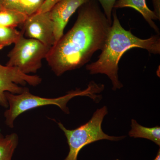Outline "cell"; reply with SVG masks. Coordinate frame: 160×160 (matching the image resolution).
<instances>
[{
	"instance_id": "cell-21",
	"label": "cell",
	"mask_w": 160,
	"mask_h": 160,
	"mask_svg": "<svg viewBox=\"0 0 160 160\" xmlns=\"http://www.w3.org/2000/svg\"><path fill=\"white\" fill-rule=\"evenodd\" d=\"M119 160V159H116V160Z\"/></svg>"
},
{
	"instance_id": "cell-13",
	"label": "cell",
	"mask_w": 160,
	"mask_h": 160,
	"mask_svg": "<svg viewBox=\"0 0 160 160\" xmlns=\"http://www.w3.org/2000/svg\"><path fill=\"white\" fill-rule=\"evenodd\" d=\"M22 34L14 28L0 26V50L17 42Z\"/></svg>"
},
{
	"instance_id": "cell-12",
	"label": "cell",
	"mask_w": 160,
	"mask_h": 160,
	"mask_svg": "<svg viewBox=\"0 0 160 160\" xmlns=\"http://www.w3.org/2000/svg\"><path fill=\"white\" fill-rule=\"evenodd\" d=\"M28 17L22 12L4 8L0 10V26L15 28L22 26Z\"/></svg>"
},
{
	"instance_id": "cell-19",
	"label": "cell",
	"mask_w": 160,
	"mask_h": 160,
	"mask_svg": "<svg viewBox=\"0 0 160 160\" xmlns=\"http://www.w3.org/2000/svg\"><path fill=\"white\" fill-rule=\"evenodd\" d=\"M153 160H160V149H159L156 156Z\"/></svg>"
},
{
	"instance_id": "cell-3",
	"label": "cell",
	"mask_w": 160,
	"mask_h": 160,
	"mask_svg": "<svg viewBox=\"0 0 160 160\" xmlns=\"http://www.w3.org/2000/svg\"><path fill=\"white\" fill-rule=\"evenodd\" d=\"M105 86L103 84H97L92 81L84 90L81 89L72 90L65 95L55 98H42L34 95L29 92L28 88L18 94L6 92L5 96L8 102L9 109L4 112L6 125L12 128L15 120L22 113L30 109L48 105H56L66 114H69V109L67 105L72 98L78 96L88 97L98 102L102 98L101 95H98V93L102 92Z\"/></svg>"
},
{
	"instance_id": "cell-2",
	"label": "cell",
	"mask_w": 160,
	"mask_h": 160,
	"mask_svg": "<svg viewBox=\"0 0 160 160\" xmlns=\"http://www.w3.org/2000/svg\"><path fill=\"white\" fill-rule=\"evenodd\" d=\"M113 20L102 52L96 62L86 65V69L91 75L103 74L107 76L114 91L121 89L123 84L119 79V62L123 55L131 49H146L149 53L160 54L159 35L149 38H140L126 30L121 25L116 9L112 12Z\"/></svg>"
},
{
	"instance_id": "cell-20",
	"label": "cell",
	"mask_w": 160,
	"mask_h": 160,
	"mask_svg": "<svg viewBox=\"0 0 160 160\" xmlns=\"http://www.w3.org/2000/svg\"><path fill=\"white\" fill-rule=\"evenodd\" d=\"M4 8L3 0H0V10H2V9H4Z\"/></svg>"
},
{
	"instance_id": "cell-9",
	"label": "cell",
	"mask_w": 160,
	"mask_h": 160,
	"mask_svg": "<svg viewBox=\"0 0 160 160\" xmlns=\"http://www.w3.org/2000/svg\"><path fill=\"white\" fill-rule=\"evenodd\" d=\"M131 8L138 12L157 34L160 35L159 29L153 22L158 20L157 17L147 6L146 0H118L116 2L113 8Z\"/></svg>"
},
{
	"instance_id": "cell-5",
	"label": "cell",
	"mask_w": 160,
	"mask_h": 160,
	"mask_svg": "<svg viewBox=\"0 0 160 160\" xmlns=\"http://www.w3.org/2000/svg\"><path fill=\"white\" fill-rule=\"evenodd\" d=\"M50 48L38 40L24 37L23 34L9 52L6 66L17 68L24 74L36 73L42 67Z\"/></svg>"
},
{
	"instance_id": "cell-18",
	"label": "cell",
	"mask_w": 160,
	"mask_h": 160,
	"mask_svg": "<svg viewBox=\"0 0 160 160\" xmlns=\"http://www.w3.org/2000/svg\"><path fill=\"white\" fill-rule=\"evenodd\" d=\"M153 4L154 10L153 12L156 16L157 17L158 20H160V0H152Z\"/></svg>"
},
{
	"instance_id": "cell-16",
	"label": "cell",
	"mask_w": 160,
	"mask_h": 160,
	"mask_svg": "<svg viewBox=\"0 0 160 160\" xmlns=\"http://www.w3.org/2000/svg\"><path fill=\"white\" fill-rule=\"evenodd\" d=\"M3 2L4 8L12 9L23 13L20 0H3Z\"/></svg>"
},
{
	"instance_id": "cell-11",
	"label": "cell",
	"mask_w": 160,
	"mask_h": 160,
	"mask_svg": "<svg viewBox=\"0 0 160 160\" xmlns=\"http://www.w3.org/2000/svg\"><path fill=\"white\" fill-rule=\"evenodd\" d=\"M18 137L15 133L4 136L0 133V160H12L18 144Z\"/></svg>"
},
{
	"instance_id": "cell-6",
	"label": "cell",
	"mask_w": 160,
	"mask_h": 160,
	"mask_svg": "<svg viewBox=\"0 0 160 160\" xmlns=\"http://www.w3.org/2000/svg\"><path fill=\"white\" fill-rule=\"evenodd\" d=\"M42 81L38 76L24 74L17 68L0 64V106L4 108L8 107L5 96L6 92L18 94L28 89L18 85L24 86L28 84L35 86L39 85Z\"/></svg>"
},
{
	"instance_id": "cell-8",
	"label": "cell",
	"mask_w": 160,
	"mask_h": 160,
	"mask_svg": "<svg viewBox=\"0 0 160 160\" xmlns=\"http://www.w3.org/2000/svg\"><path fill=\"white\" fill-rule=\"evenodd\" d=\"M89 1L60 0L49 11L53 23L55 43L64 35V29L72 16L82 5Z\"/></svg>"
},
{
	"instance_id": "cell-15",
	"label": "cell",
	"mask_w": 160,
	"mask_h": 160,
	"mask_svg": "<svg viewBox=\"0 0 160 160\" xmlns=\"http://www.w3.org/2000/svg\"><path fill=\"white\" fill-rule=\"evenodd\" d=\"M104 10V13L110 24H112V12L117 0H97Z\"/></svg>"
},
{
	"instance_id": "cell-10",
	"label": "cell",
	"mask_w": 160,
	"mask_h": 160,
	"mask_svg": "<svg viewBox=\"0 0 160 160\" xmlns=\"http://www.w3.org/2000/svg\"><path fill=\"white\" fill-rule=\"evenodd\" d=\"M131 130L129 135L134 138H142L150 140L159 146H160V127H146L140 125L134 119H132Z\"/></svg>"
},
{
	"instance_id": "cell-4",
	"label": "cell",
	"mask_w": 160,
	"mask_h": 160,
	"mask_svg": "<svg viewBox=\"0 0 160 160\" xmlns=\"http://www.w3.org/2000/svg\"><path fill=\"white\" fill-rule=\"evenodd\" d=\"M108 112L107 107L104 106L95 112L87 123L74 129H67L62 123H58L66 136L69 145V153L64 160H78L81 149L94 142L102 140L119 141L126 138V136H112L103 131L102 123Z\"/></svg>"
},
{
	"instance_id": "cell-1",
	"label": "cell",
	"mask_w": 160,
	"mask_h": 160,
	"mask_svg": "<svg viewBox=\"0 0 160 160\" xmlns=\"http://www.w3.org/2000/svg\"><path fill=\"white\" fill-rule=\"evenodd\" d=\"M78 9L72 28L52 46L46 58L57 76L89 62L96 52L102 49L111 26L97 0H90Z\"/></svg>"
},
{
	"instance_id": "cell-7",
	"label": "cell",
	"mask_w": 160,
	"mask_h": 160,
	"mask_svg": "<svg viewBox=\"0 0 160 160\" xmlns=\"http://www.w3.org/2000/svg\"><path fill=\"white\" fill-rule=\"evenodd\" d=\"M22 32L51 48L54 45V27L49 12L36 13L28 17L22 25Z\"/></svg>"
},
{
	"instance_id": "cell-17",
	"label": "cell",
	"mask_w": 160,
	"mask_h": 160,
	"mask_svg": "<svg viewBox=\"0 0 160 160\" xmlns=\"http://www.w3.org/2000/svg\"><path fill=\"white\" fill-rule=\"evenodd\" d=\"M60 0H45L42 5L36 13H42L49 12Z\"/></svg>"
},
{
	"instance_id": "cell-14",
	"label": "cell",
	"mask_w": 160,
	"mask_h": 160,
	"mask_svg": "<svg viewBox=\"0 0 160 160\" xmlns=\"http://www.w3.org/2000/svg\"><path fill=\"white\" fill-rule=\"evenodd\" d=\"M45 0H20L23 13L28 17L37 12Z\"/></svg>"
}]
</instances>
